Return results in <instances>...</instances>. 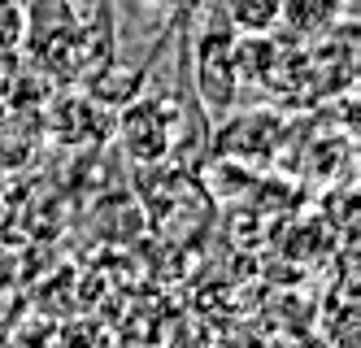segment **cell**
Masks as SVG:
<instances>
[{
  "label": "cell",
  "mask_w": 361,
  "mask_h": 348,
  "mask_svg": "<svg viewBox=\"0 0 361 348\" xmlns=\"http://www.w3.org/2000/svg\"><path fill=\"white\" fill-rule=\"evenodd\" d=\"M105 104H96L92 96H61L57 104H48V114H44V136H53L57 144L74 148V144H92L105 136Z\"/></svg>",
  "instance_id": "3"
},
{
  "label": "cell",
  "mask_w": 361,
  "mask_h": 348,
  "mask_svg": "<svg viewBox=\"0 0 361 348\" xmlns=\"http://www.w3.org/2000/svg\"><path fill=\"white\" fill-rule=\"evenodd\" d=\"M196 92H200L209 114H226L235 104L240 74H235V35H231V26L200 35V44H196Z\"/></svg>",
  "instance_id": "1"
},
{
  "label": "cell",
  "mask_w": 361,
  "mask_h": 348,
  "mask_svg": "<svg viewBox=\"0 0 361 348\" xmlns=\"http://www.w3.org/2000/svg\"><path fill=\"white\" fill-rule=\"evenodd\" d=\"M9 83H13V78H9L5 70H0V114L9 109Z\"/></svg>",
  "instance_id": "8"
},
{
  "label": "cell",
  "mask_w": 361,
  "mask_h": 348,
  "mask_svg": "<svg viewBox=\"0 0 361 348\" xmlns=\"http://www.w3.org/2000/svg\"><path fill=\"white\" fill-rule=\"evenodd\" d=\"M27 40V0H0V61L22 52Z\"/></svg>",
  "instance_id": "7"
},
{
  "label": "cell",
  "mask_w": 361,
  "mask_h": 348,
  "mask_svg": "<svg viewBox=\"0 0 361 348\" xmlns=\"http://www.w3.org/2000/svg\"><path fill=\"white\" fill-rule=\"evenodd\" d=\"M222 13H226V26L240 35H270L279 26L283 0H222Z\"/></svg>",
  "instance_id": "6"
},
{
  "label": "cell",
  "mask_w": 361,
  "mask_h": 348,
  "mask_svg": "<svg viewBox=\"0 0 361 348\" xmlns=\"http://www.w3.org/2000/svg\"><path fill=\"white\" fill-rule=\"evenodd\" d=\"M39 140H44L39 109L9 104V109L0 114V170H27L39 152Z\"/></svg>",
  "instance_id": "4"
},
{
  "label": "cell",
  "mask_w": 361,
  "mask_h": 348,
  "mask_svg": "<svg viewBox=\"0 0 361 348\" xmlns=\"http://www.w3.org/2000/svg\"><path fill=\"white\" fill-rule=\"evenodd\" d=\"M178 109L170 100H131L122 109V140L135 162H161L174 144Z\"/></svg>",
  "instance_id": "2"
},
{
  "label": "cell",
  "mask_w": 361,
  "mask_h": 348,
  "mask_svg": "<svg viewBox=\"0 0 361 348\" xmlns=\"http://www.w3.org/2000/svg\"><path fill=\"white\" fill-rule=\"evenodd\" d=\"M344 9H348V0H283L279 22L300 40H318L340 26Z\"/></svg>",
  "instance_id": "5"
}]
</instances>
